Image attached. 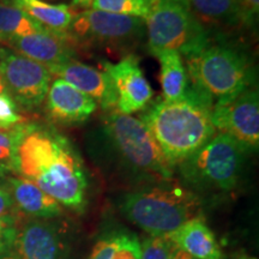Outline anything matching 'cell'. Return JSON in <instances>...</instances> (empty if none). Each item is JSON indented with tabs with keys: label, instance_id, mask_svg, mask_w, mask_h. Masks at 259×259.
<instances>
[{
	"label": "cell",
	"instance_id": "d6a6232c",
	"mask_svg": "<svg viewBox=\"0 0 259 259\" xmlns=\"http://www.w3.org/2000/svg\"><path fill=\"white\" fill-rule=\"evenodd\" d=\"M2 94H6V89H5L4 82H3L2 74H0V95H2Z\"/></svg>",
	"mask_w": 259,
	"mask_h": 259
},
{
	"label": "cell",
	"instance_id": "83f0119b",
	"mask_svg": "<svg viewBox=\"0 0 259 259\" xmlns=\"http://www.w3.org/2000/svg\"><path fill=\"white\" fill-rule=\"evenodd\" d=\"M115 241V231L109 232L93 247L88 259H109Z\"/></svg>",
	"mask_w": 259,
	"mask_h": 259
},
{
	"label": "cell",
	"instance_id": "8fae6325",
	"mask_svg": "<svg viewBox=\"0 0 259 259\" xmlns=\"http://www.w3.org/2000/svg\"><path fill=\"white\" fill-rule=\"evenodd\" d=\"M102 67L112 79L116 96L115 109L119 113L131 115L143 111L151 102L154 90L134 54H128L118 63L103 60Z\"/></svg>",
	"mask_w": 259,
	"mask_h": 259
},
{
	"label": "cell",
	"instance_id": "30bf717a",
	"mask_svg": "<svg viewBox=\"0 0 259 259\" xmlns=\"http://www.w3.org/2000/svg\"><path fill=\"white\" fill-rule=\"evenodd\" d=\"M211 121L216 132L227 134L246 150L259 145V95L253 87L227 101L212 106Z\"/></svg>",
	"mask_w": 259,
	"mask_h": 259
},
{
	"label": "cell",
	"instance_id": "6da1fadb",
	"mask_svg": "<svg viewBox=\"0 0 259 259\" xmlns=\"http://www.w3.org/2000/svg\"><path fill=\"white\" fill-rule=\"evenodd\" d=\"M18 173L60 205L77 212L85 209L89 183L83 161L56 130L29 125L18 147Z\"/></svg>",
	"mask_w": 259,
	"mask_h": 259
},
{
	"label": "cell",
	"instance_id": "836d02e7",
	"mask_svg": "<svg viewBox=\"0 0 259 259\" xmlns=\"http://www.w3.org/2000/svg\"><path fill=\"white\" fill-rule=\"evenodd\" d=\"M17 0H0V3H4V4H16Z\"/></svg>",
	"mask_w": 259,
	"mask_h": 259
},
{
	"label": "cell",
	"instance_id": "9a60e30c",
	"mask_svg": "<svg viewBox=\"0 0 259 259\" xmlns=\"http://www.w3.org/2000/svg\"><path fill=\"white\" fill-rule=\"evenodd\" d=\"M46 99L48 114L63 124L87 120L97 108V103L92 97L60 78L51 84Z\"/></svg>",
	"mask_w": 259,
	"mask_h": 259
},
{
	"label": "cell",
	"instance_id": "4316f807",
	"mask_svg": "<svg viewBox=\"0 0 259 259\" xmlns=\"http://www.w3.org/2000/svg\"><path fill=\"white\" fill-rule=\"evenodd\" d=\"M17 233L16 219L0 220V252L14 248Z\"/></svg>",
	"mask_w": 259,
	"mask_h": 259
},
{
	"label": "cell",
	"instance_id": "603a6c76",
	"mask_svg": "<svg viewBox=\"0 0 259 259\" xmlns=\"http://www.w3.org/2000/svg\"><path fill=\"white\" fill-rule=\"evenodd\" d=\"M150 3L147 0H92V9L112 14L145 18Z\"/></svg>",
	"mask_w": 259,
	"mask_h": 259
},
{
	"label": "cell",
	"instance_id": "5b68a950",
	"mask_svg": "<svg viewBox=\"0 0 259 259\" xmlns=\"http://www.w3.org/2000/svg\"><path fill=\"white\" fill-rule=\"evenodd\" d=\"M186 60L189 83L211 100L227 101L252 87V67L244 52L232 45L208 41Z\"/></svg>",
	"mask_w": 259,
	"mask_h": 259
},
{
	"label": "cell",
	"instance_id": "e0dca14e",
	"mask_svg": "<svg viewBox=\"0 0 259 259\" xmlns=\"http://www.w3.org/2000/svg\"><path fill=\"white\" fill-rule=\"evenodd\" d=\"M10 194L15 205L32 218L51 220L61 216L63 208L50 194L25 178H9Z\"/></svg>",
	"mask_w": 259,
	"mask_h": 259
},
{
	"label": "cell",
	"instance_id": "7402d4cb",
	"mask_svg": "<svg viewBox=\"0 0 259 259\" xmlns=\"http://www.w3.org/2000/svg\"><path fill=\"white\" fill-rule=\"evenodd\" d=\"M29 125L21 124L0 127V167L8 171L18 173V147L27 134Z\"/></svg>",
	"mask_w": 259,
	"mask_h": 259
},
{
	"label": "cell",
	"instance_id": "cb8c5ba5",
	"mask_svg": "<svg viewBox=\"0 0 259 259\" xmlns=\"http://www.w3.org/2000/svg\"><path fill=\"white\" fill-rule=\"evenodd\" d=\"M109 259H141V242L132 232L115 231V241Z\"/></svg>",
	"mask_w": 259,
	"mask_h": 259
},
{
	"label": "cell",
	"instance_id": "ac0fdd59",
	"mask_svg": "<svg viewBox=\"0 0 259 259\" xmlns=\"http://www.w3.org/2000/svg\"><path fill=\"white\" fill-rule=\"evenodd\" d=\"M197 21L206 29L211 25L245 23L246 17L240 0H183Z\"/></svg>",
	"mask_w": 259,
	"mask_h": 259
},
{
	"label": "cell",
	"instance_id": "9c48e42d",
	"mask_svg": "<svg viewBox=\"0 0 259 259\" xmlns=\"http://www.w3.org/2000/svg\"><path fill=\"white\" fill-rule=\"evenodd\" d=\"M0 74L6 94L25 108H35L46 100L52 74L37 61L0 48Z\"/></svg>",
	"mask_w": 259,
	"mask_h": 259
},
{
	"label": "cell",
	"instance_id": "d6986e66",
	"mask_svg": "<svg viewBox=\"0 0 259 259\" xmlns=\"http://www.w3.org/2000/svg\"><path fill=\"white\" fill-rule=\"evenodd\" d=\"M161 65V85L166 101H176L185 95L189 76L183 57L176 51L153 52Z\"/></svg>",
	"mask_w": 259,
	"mask_h": 259
},
{
	"label": "cell",
	"instance_id": "484cf974",
	"mask_svg": "<svg viewBox=\"0 0 259 259\" xmlns=\"http://www.w3.org/2000/svg\"><path fill=\"white\" fill-rule=\"evenodd\" d=\"M23 122V118L18 114L16 102L8 94L0 95V127H10Z\"/></svg>",
	"mask_w": 259,
	"mask_h": 259
},
{
	"label": "cell",
	"instance_id": "52a82bcc",
	"mask_svg": "<svg viewBox=\"0 0 259 259\" xmlns=\"http://www.w3.org/2000/svg\"><path fill=\"white\" fill-rule=\"evenodd\" d=\"M144 22L151 53L176 51L185 58L210 40L208 30L183 0H153Z\"/></svg>",
	"mask_w": 259,
	"mask_h": 259
},
{
	"label": "cell",
	"instance_id": "ffe728a7",
	"mask_svg": "<svg viewBox=\"0 0 259 259\" xmlns=\"http://www.w3.org/2000/svg\"><path fill=\"white\" fill-rule=\"evenodd\" d=\"M16 5L42 27L57 32H66L76 17L70 6L53 5L41 0H17Z\"/></svg>",
	"mask_w": 259,
	"mask_h": 259
},
{
	"label": "cell",
	"instance_id": "277c9868",
	"mask_svg": "<svg viewBox=\"0 0 259 259\" xmlns=\"http://www.w3.org/2000/svg\"><path fill=\"white\" fill-rule=\"evenodd\" d=\"M119 210L150 236H161L200 216V199L198 194L170 179L122 194Z\"/></svg>",
	"mask_w": 259,
	"mask_h": 259
},
{
	"label": "cell",
	"instance_id": "2e32d148",
	"mask_svg": "<svg viewBox=\"0 0 259 259\" xmlns=\"http://www.w3.org/2000/svg\"><path fill=\"white\" fill-rule=\"evenodd\" d=\"M177 248L197 259H223L215 235L202 216L194 218L166 235Z\"/></svg>",
	"mask_w": 259,
	"mask_h": 259
},
{
	"label": "cell",
	"instance_id": "d590c367",
	"mask_svg": "<svg viewBox=\"0 0 259 259\" xmlns=\"http://www.w3.org/2000/svg\"><path fill=\"white\" fill-rule=\"evenodd\" d=\"M239 259H257V258H254V257H250V255H246V254H244V255H241L240 258Z\"/></svg>",
	"mask_w": 259,
	"mask_h": 259
},
{
	"label": "cell",
	"instance_id": "3957f363",
	"mask_svg": "<svg viewBox=\"0 0 259 259\" xmlns=\"http://www.w3.org/2000/svg\"><path fill=\"white\" fill-rule=\"evenodd\" d=\"M100 131L102 148L135 179L148 185L173 178L174 168L139 119L111 111L103 118Z\"/></svg>",
	"mask_w": 259,
	"mask_h": 259
},
{
	"label": "cell",
	"instance_id": "f1b7e54d",
	"mask_svg": "<svg viewBox=\"0 0 259 259\" xmlns=\"http://www.w3.org/2000/svg\"><path fill=\"white\" fill-rule=\"evenodd\" d=\"M15 203L9 191L0 189V220L15 219Z\"/></svg>",
	"mask_w": 259,
	"mask_h": 259
},
{
	"label": "cell",
	"instance_id": "e575fe53",
	"mask_svg": "<svg viewBox=\"0 0 259 259\" xmlns=\"http://www.w3.org/2000/svg\"><path fill=\"white\" fill-rule=\"evenodd\" d=\"M90 4H92V0H83L82 6H90Z\"/></svg>",
	"mask_w": 259,
	"mask_h": 259
},
{
	"label": "cell",
	"instance_id": "7a4b0ae2",
	"mask_svg": "<svg viewBox=\"0 0 259 259\" xmlns=\"http://www.w3.org/2000/svg\"><path fill=\"white\" fill-rule=\"evenodd\" d=\"M212 106L208 96L189 83L181 99L166 101L158 97L145 107L139 120L176 168L218 134L211 121Z\"/></svg>",
	"mask_w": 259,
	"mask_h": 259
},
{
	"label": "cell",
	"instance_id": "8d00e7d4",
	"mask_svg": "<svg viewBox=\"0 0 259 259\" xmlns=\"http://www.w3.org/2000/svg\"><path fill=\"white\" fill-rule=\"evenodd\" d=\"M6 174V170L3 167H0V177H4Z\"/></svg>",
	"mask_w": 259,
	"mask_h": 259
},
{
	"label": "cell",
	"instance_id": "f546056e",
	"mask_svg": "<svg viewBox=\"0 0 259 259\" xmlns=\"http://www.w3.org/2000/svg\"><path fill=\"white\" fill-rule=\"evenodd\" d=\"M242 10L245 12V17L247 22L253 21L254 16L258 15L259 0H240Z\"/></svg>",
	"mask_w": 259,
	"mask_h": 259
},
{
	"label": "cell",
	"instance_id": "5bb4252c",
	"mask_svg": "<svg viewBox=\"0 0 259 259\" xmlns=\"http://www.w3.org/2000/svg\"><path fill=\"white\" fill-rule=\"evenodd\" d=\"M52 76L65 80L92 97L106 112L116 111V96L112 79L105 71L97 70L73 59L63 65L48 67Z\"/></svg>",
	"mask_w": 259,
	"mask_h": 259
},
{
	"label": "cell",
	"instance_id": "d4e9b609",
	"mask_svg": "<svg viewBox=\"0 0 259 259\" xmlns=\"http://www.w3.org/2000/svg\"><path fill=\"white\" fill-rule=\"evenodd\" d=\"M173 250L166 235L149 236L141 244V259H170Z\"/></svg>",
	"mask_w": 259,
	"mask_h": 259
},
{
	"label": "cell",
	"instance_id": "8992f818",
	"mask_svg": "<svg viewBox=\"0 0 259 259\" xmlns=\"http://www.w3.org/2000/svg\"><path fill=\"white\" fill-rule=\"evenodd\" d=\"M246 151L231 136L218 132L177 166L184 186L196 194L231 192L240 179Z\"/></svg>",
	"mask_w": 259,
	"mask_h": 259
},
{
	"label": "cell",
	"instance_id": "ba28073f",
	"mask_svg": "<svg viewBox=\"0 0 259 259\" xmlns=\"http://www.w3.org/2000/svg\"><path fill=\"white\" fill-rule=\"evenodd\" d=\"M145 31L143 18L89 9L76 15L67 34L74 44L122 51L139 44Z\"/></svg>",
	"mask_w": 259,
	"mask_h": 259
},
{
	"label": "cell",
	"instance_id": "1f68e13d",
	"mask_svg": "<svg viewBox=\"0 0 259 259\" xmlns=\"http://www.w3.org/2000/svg\"><path fill=\"white\" fill-rule=\"evenodd\" d=\"M0 259H22L17 254V252L8 250V251H2L0 252Z\"/></svg>",
	"mask_w": 259,
	"mask_h": 259
},
{
	"label": "cell",
	"instance_id": "4fadbf2b",
	"mask_svg": "<svg viewBox=\"0 0 259 259\" xmlns=\"http://www.w3.org/2000/svg\"><path fill=\"white\" fill-rule=\"evenodd\" d=\"M18 54L48 67L63 65L73 59V40L66 32L45 29L44 31L12 37L5 42Z\"/></svg>",
	"mask_w": 259,
	"mask_h": 259
},
{
	"label": "cell",
	"instance_id": "44dd1931",
	"mask_svg": "<svg viewBox=\"0 0 259 259\" xmlns=\"http://www.w3.org/2000/svg\"><path fill=\"white\" fill-rule=\"evenodd\" d=\"M45 29L16 4L0 3V42L44 31Z\"/></svg>",
	"mask_w": 259,
	"mask_h": 259
},
{
	"label": "cell",
	"instance_id": "74e56055",
	"mask_svg": "<svg viewBox=\"0 0 259 259\" xmlns=\"http://www.w3.org/2000/svg\"><path fill=\"white\" fill-rule=\"evenodd\" d=\"M147 2H149V3H150V2H153V0H147Z\"/></svg>",
	"mask_w": 259,
	"mask_h": 259
},
{
	"label": "cell",
	"instance_id": "7c38bea8",
	"mask_svg": "<svg viewBox=\"0 0 259 259\" xmlns=\"http://www.w3.org/2000/svg\"><path fill=\"white\" fill-rule=\"evenodd\" d=\"M15 251L22 259H70V246L56 223L34 220L22 227Z\"/></svg>",
	"mask_w": 259,
	"mask_h": 259
},
{
	"label": "cell",
	"instance_id": "4dcf8cb0",
	"mask_svg": "<svg viewBox=\"0 0 259 259\" xmlns=\"http://www.w3.org/2000/svg\"><path fill=\"white\" fill-rule=\"evenodd\" d=\"M170 259H193V258L190 257V255L185 253V252L179 250V248H177L176 246H174V250H173V252H171Z\"/></svg>",
	"mask_w": 259,
	"mask_h": 259
}]
</instances>
